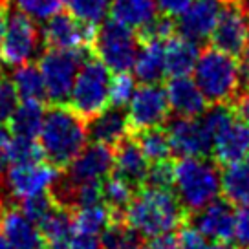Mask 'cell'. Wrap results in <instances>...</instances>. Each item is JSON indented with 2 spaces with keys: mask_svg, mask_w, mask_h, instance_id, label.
Here are the masks:
<instances>
[{
  "mask_svg": "<svg viewBox=\"0 0 249 249\" xmlns=\"http://www.w3.org/2000/svg\"><path fill=\"white\" fill-rule=\"evenodd\" d=\"M143 236L124 220L112 222L101 233L103 249H141Z\"/></svg>",
  "mask_w": 249,
  "mask_h": 249,
  "instance_id": "cell-32",
  "label": "cell"
},
{
  "mask_svg": "<svg viewBox=\"0 0 249 249\" xmlns=\"http://www.w3.org/2000/svg\"><path fill=\"white\" fill-rule=\"evenodd\" d=\"M222 193L233 205L249 203V158L226 165L222 172Z\"/></svg>",
  "mask_w": 249,
  "mask_h": 249,
  "instance_id": "cell-26",
  "label": "cell"
},
{
  "mask_svg": "<svg viewBox=\"0 0 249 249\" xmlns=\"http://www.w3.org/2000/svg\"><path fill=\"white\" fill-rule=\"evenodd\" d=\"M224 6V0H193L191 6L179 15L176 31L181 37L200 44L211 37Z\"/></svg>",
  "mask_w": 249,
  "mask_h": 249,
  "instance_id": "cell-16",
  "label": "cell"
},
{
  "mask_svg": "<svg viewBox=\"0 0 249 249\" xmlns=\"http://www.w3.org/2000/svg\"><path fill=\"white\" fill-rule=\"evenodd\" d=\"M171 107L167 101L165 88L158 86L156 83L143 85L136 88L132 99L128 101V124L130 132H140L143 128H152V126H161L169 119Z\"/></svg>",
  "mask_w": 249,
  "mask_h": 249,
  "instance_id": "cell-9",
  "label": "cell"
},
{
  "mask_svg": "<svg viewBox=\"0 0 249 249\" xmlns=\"http://www.w3.org/2000/svg\"><path fill=\"white\" fill-rule=\"evenodd\" d=\"M11 81L15 85L18 99H22V101H39V103L48 101L46 85H44V79H42L39 66H35L31 62L17 66Z\"/></svg>",
  "mask_w": 249,
  "mask_h": 249,
  "instance_id": "cell-28",
  "label": "cell"
},
{
  "mask_svg": "<svg viewBox=\"0 0 249 249\" xmlns=\"http://www.w3.org/2000/svg\"><path fill=\"white\" fill-rule=\"evenodd\" d=\"M110 15L117 22L140 30L158 15L156 0H110Z\"/></svg>",
  "mask_w": 249,
  "mask_h": 249,
  "instance_id": "cell-25",
  "label": "cell"
},
{
  "mask_svg": "<svg viewBox=\"0 0 249 249\" xmlns=\"http://www.w3.org/2000/svg\"><path fill=\"white\" fill-rule=\"evenodd\" d=\"M195 83L207 103H231L238 93V62L216 48H205L195 66Z\"/></svg>",
  "mask_w": 249,
  "mask_h": 249,
  "instance_id": "cell-4",
  "label": "cell"
},
{
  "mask_svg": "<svg viewBox=\"0 0 249 249\" xmlns=\"http://www.w3.org/2000/svg\"><path fill=\"white\" fill-rule=\"evenodd\" d=\"M191 2L193 0H156V6L161 15L174 18V17L181 15L191 6Z\"/></svg>",
  "mask_w": 249,
  "mask_h": 249,
  "instance_id": "cell-42",
  "label": "cell"
},
{
  "mask_svg": "<svg viewBox=\"0 0 249 249\" xmlns=\"http://www.w3.org/2000/svg\"><path fill=\"white\" fill-rule=\"evenodd\" d=\"M249 152L248 124L240 117L227 123L213 140V160L218 165H229L246 158Z\"/></svg>",
  "mask_w": 249,
  "mask_h": 249,
  "instance_id": "cell-18",
  "label": "cell"
},
{
  "mask_svg": "<svg viewBox=\"0 0 249 249\" xmlns=\"http://www.w3.org/2000/svg\"><path fill=\"white\" fill-rule=\"evenodd\" d=\"M209 39L211 46L233 57L249 44V18L236 2H226Z\"/></svg>",
  "mask_w": 249,
  "mask_h": 249,
  "instance_id": "cell-13",
  "label": "cell"
},
{
  "mask_svg": "<svg viewBox=\"0 0 249 249\" xmlns=\"http://www.w3.org/2000/svg\"><path fill=\"white\" fill-rule=\"evenodd\" d=\"M140 50V39L132 28L117 22L116 18H105L101 28L95 30L92 53L110 71H130Z\"/></svg>",
  "mask_w": 249,
  "mask_h": 249,
  "instance_id": "cell-6",
  "label": "cell"
},
{
  "mask_svg": "<svg viewBox=\"0 0 249 249\" xmlns=\"http://www.w3.org/2000/svg\"><path fill=\"white\" fill-rule=\"evenodd\" d=\"M70 13L81 22L97 26L110 13V0H68Z\"/></svg>",
  "mask_w": 249,
  "mask_h": 249,
  "instance_id": "cell-34",
  "label": "cell"
},
{
  "mask_svg": "<svg viewBox=\"0 0 249 249\" xmlns=\"http://www.w3.org/2000/svg\"><path fill=\"white\" fill-rule=\"evenodd\" d=\"M68 249H103V244H101V238L95 236V234L75 233L71 236Z\"/></svg>",
  "mask_w": 249,
  "mask_h": 249,
  "instance_id": "cell-44",
  "label": "cell"
},
{
  "mask_svg": "<svg viewBox=\"0 0 249 249\" xmlns=\"http://www.w3.org/2000/svg\"><path fill=\"white\" fill-rule=\"evenodd\" d=\"M88 123V138L95 143H105L110 147H116L124 138L130 136L128 117L121 107H107L101 114L92 117Z\"/></svg>",
  "mask_w": 249,
  "mask_h": 249,
  "instance_id": "cell-21",
  "label": "cell"
},
{
  "mask_svg": "<svg viewBox=\"0 0 249 249\" xmlns=\"http://www.w3.org/2000/svg\"><path fill=\"white\" fill-rule=\"evenodd\" d=\"M39 145L48 163L66 169L81 154L88 141V123L66 105H52L44 114Z\"/></svg>",
  "mask_w": 249,
  "mask_h": 249,
  "instance_id": "cell-2",
  "label": "cell"
},
{
  "mask_svg": "<svg viewBox=\"0 0 249 249\" xmlns=\"http://www.w3.org/2000/svg\"><path fill=\"white\" fill-rule=\"evenodd\" d=\"M238 6H240V9L244 11V15L249 18V0H238Z\"/></svg>",
  "mask_w": 249,
  "mask_h": 249,
  "instance_id": "cell-48",
  "label": "cell"
},
{
  "mask_svg": "<svg viewBox=\"0 0 249 249\" xmlns=\"http://www.w3.org/2000/svg\"><path fill=\"white\" fill-rule=\"evenodd\" d=\"M44 105L39 101H22L9 117V130L13 136L22 138H35L40 132V126L44 121Z\"/></svg>",
  "mask_w": 249,
  "mask_h": 249,
  "instance_id": "cell-27",
  "label": "cell"
},
{
  "mask_svg": "<svg viewBox=\"0 0 249 249\" xmlns=\"http://www.w3.org/2000/svg\"><path fill=\"white\" fill-rule=\"evenodd\" d=\"M0 61H2V59H0Z\"/></svg>",
  "mask_w": 249,
  "mask_h": 249,
  "instance_id": "cell-53",
  "label": "cell"
},
{
  "mask_svg": "<svg viewBox=\"0 0 249 249\" xmlns=\"http://www.w3.org/2000/svg\"><path fill=\"white\" fill-rule=\"evenodd\" d=\"M114 174L128 181L132 187L141 189L148 171V160L140 148L136 138H124L114 147Z\"/></svg>",
  "mask_w": 249,
  "mask_h": 249,
  "instance_id": "cell-20",
  "label": "cell"
},
{
  "mask_svg": "<svg viewBox=\"0 0 249 249\" xmlns=\"http://www.w3.org/2000/svg\"><path fill=\"white\" fill-rule=\"evenodd\" d=\"M200 44L179 33L165 40V70L171 77H183L195 70L200 57Z\"/></svg>",
  "mask_w": 249,
  "mask_h": 249,
  "instance_id": "cell-22",
  "label": "cell"
},
{
  "mask_svg": "<svg viewBox=\"0 0 249 249\" xmlns=\"http://www.w3.org/2000/svg\"><path fill=\"white\" fill-rule=\"evenodd\" d=\"M246 124H248V130H249V119H248V121H246Z\"/></svg>",
  "mask_w": 249,
  "mask_h": 249,
  "instance_id": "cell-51",
  "label": "cell"
},
{
  "mask_svg": "<svg viewBox=\"0 0 249 249\" xmlns=\"http://www.w3.org/2000/svg\"><path fill=\"white\" fill-rule=\"evenodd\" d=\"M55 207H57V203H55L53 196L50 195V191L18 200V209L22 211L30 220H33L37 226H39L40 222H42Z\"/></svg>",
  "mask_w": 249,
  "mask_h": 249,
  "instance_id": "cell-35",
  "label": "cell"
},
{
  "mask_svg": "<svg viewBox=\"0 0 249 249\" xmlns=\"http://www.w3.org/2000/svg\"><path fill=\"white\" fill-rule=\"evenodd\" d=\"M234 238L242 248H249V203L242 205V209L236 213Z\"/></svg>",
  "mask_w": 249,
  "mask_h": 249,
  "instance_id": "cell-41",
  "label": "cell"
},
{
  "mask_svg": "<svg viewBox=\"0 0 249 249\" xmlns=\"http://www.w3.org/2000/svg\"><path fill=\"white\" fill-rule=\"evenodd\" d=\"M238 92H249V44L238 53Z\"/></svg>",
  "mask_w": 249,
  "mask_h": 249,
  "instance_id": "cell-43",
  "label": "cell"
},
{
  "mask_svg": "<svg viewBox=\"0 0 249 249\" xmlns=\"http://www.w3.org/2000/svg\"><path fill=\"white\" fill-rule=\"evenodd\" d=\"M136 191H138L136 187L116 174L103 183V203H107L112 211V222L124 220V209L134 198Z\"/></svg>",
  "mask_w": 249,
  "mask_h": 249,
  "instance_id": "cell-30",
  "label": "cell"
},
{
  "mask_svg": "<svg viewBox=\"0 0 249 249\" xmlns=\"http://www.w3.org/2000/svg\"><path fill=\"white\" fill-rule=\"evenodd\" d=\"M92 55V48H75V50L48 48L44 53H40L39 70L46 85L48 101L52 105L68 103L81 64Z\"/></svg>",
  "mask_w": 249,
  "mask_h": 249,
  "instance_id": "cell-5",
  "label": "cell"
},
{
  "mask_svg": "<svg viewBox=\"0 0 249 249\" xmlns=\"http://www.w3.org/2000/svg\"><path fill=\"white\" fill-rule=\"evenodd\" d=\"M189 214L171 189L141 187L124 209V222L143 238L174 233Z\"/></svg>",
  "mask_w": 249,
  "mask_h": 249,
  "instance_id": "cell-1",
  "label": "cell"
},
{
  "mask_svg": "<svg viewBox=\"0 0 249 249\" xmlns=\"http://www.w3.org/2000/svg\"><path fill=\"white\" fill-rule=\"evenodd\" d=\"M0 249H17V248H13V246H11L4 236H0Z\"/></svg>",
  "mask_w": 249,
  "mask_h": 249,
  "instance_id": "cell-49",
  "label": "cell"
},
{
  "mask_svg": "<svg viewBox=\"0 0 249 249\" xmlns=\"http://www.w3.org/2000/svg\"><path fill=\"white\" fill-rule=\"evenodd\" d=\"M136 92V77L128 71H117L110 79V92H108V105L110 107H121L128 105Z\"/></svg>",
  "mask_w": 249,
  "mask_h": 249,
  "instance_id": "cell-36",
  "label": "cell"
},
{
  "mask_svg": "<svg viewBox=\"0 0 249 249\" xmlns=\"http://www.w3.org/2000/svg\"><path fill=\"white\" fill-rule=\"evenodd\" d=\"M165 93L169 107L176 116L198 117L207 110V99L189 75L169 79L165 85Z\"/></svg>",
  "mask_w": 249,
  "mask_h": 249,
  "instance_id": "cell-19",
  "label": "cell"
},
{
  "mask_svg": "<svg viewBox=\"0 0 249 249\" xmlns=\"http://www.w3.org/2000/svg\"><path fill=\"white\" fill-rule=\"evenodd\" d=\"M42 236L46 240V249H68L73 231L71 211L57 205L50 214L39 224Z\"/></svg>",
  "mask_w": 249,
  "mask_h": 249,
  "instance_id": "cell-24",
  "label": "cell"
},
{
  "mask_svg": "<svg viewBox=\"0 0 249 249\" xmlns=\"http://www.w3.org/2000/svg\"><path fill=\"white\" fill-rule=\"evenodd\" d=\"M220 165L205 156H185L174 163L176 198L187 214L203 209L222 191Z\"/></svg>",
  "mask_w": 249,
  "mask_h": 249,
  "instance_id": "cell-3",
  "label": "cell"
},
{
  "mask_svg": "<svg viewBox=\"0 0 249 249\" xmlns=\"http://www.w3.org/2000/svg\"><path fill=\"white\" fill-rule=\"evenodd\" d=\"M141 249H178V236L172 233L154 236L148 242H143Z\"/></svg>",
  "mask_w": 249,
  "mask_h": 249,
  "instance_id": "cell-45",
  "label": "cell"
},
{
  "mask_svg": "<svg viewBox=\"0 0 249 249\" xmlns=\"http://www.w3.org/2000/svg\"><path fill=\"white\" fill-rule=\"evenodd\" d=\"M136 134V141L143 154L148 161H163V160H171L172 148L171 141L167 136V130L161 126H152V128H143Z\"/></svg>",
  "mask_w": 249,
  "mask_h": 249,
  "instance_id": "cell-31",
  "label": "cell"
},
{
  "mask_svg": "<svg viewBox=\"0 0 249 249\" xmlns=\"http://www.w3.org/2000/svg\"><path fill=\"white\" fill-rule=\"evenodd\" d=\"M110 70L99 59H86L77 71L70 93V108L75 110L79 116L90 121L92 117L101 114L108 107L110 92Z\"/></svg>",
  "mask_w": 249,
  "mask_h": 249,
  "instance_id": "cell-7",
  "label": "cell"
},
{
  "mask_svg": "<svg viewBox=\"0 0 249 249\" xmlns=\"http://www.w3.org/2000/svg\"><path fill=\"white\" fill-rule=\"evenodd\" d=\"M40 30L33 18L24 15L20 9L11 11L6 18V30L0 40V59L8 66H20L30 62L39 53Z\"/></svg>",
  "mask_w": 249,
  "mask_h": 249,
  "instance_id": "cell-8",
  "label": "cell"
},
{
  "mask_svg": "<svg viewBox=\"0 0 249 249\" xmlns=\"http://www.w3.org/2000/svg\"><path fill=\"white\" fill-rule=\"evenodd\" d=\"M0 236L17 249H46V240L40 227L18 209L9 203L0 220Z\"/></svg>",
  "mask_w": 249,
  "mask_h": 249,
  "instance_id": "cell-17",
  "label": "cell"
},
{
  "mask_svg": "<svg viewBox=\"0 0 249 249\" xmlns=\"http://www.w3.org/2000/svg\"><path fill=\"white\" fill-rule=\"evenodd\" d=\"M178 249H227V244L207 240L193 226H187L179 229Z\"/></svg>",
  "mask_w": 249,
  "mask_h": 249,
  "instance_id": "cell-40",
  "label": "cell"
},
{
  "mask_svg": "<svg viewBox=\"0 0 249 249\" xmlns=\"http://www.w3.org/2000/svg\"><path fill=\"white\" fill-rule=\"evenodd\" d=\"M224 2H236L238 4V0H224Z\"/></svg>",
  "mask_w": 249,
  "mask_h": 249,
  "instance_id": "cell-50",
  "label": "cell"
},
{
  "mask_svg": "<svg viewBox=\"0 0 249 249\" xmlns=\"http://www.w3.org/2000/svg\"><path fill=\"white\" fill-rule=\"evenodd\" d=\"M114 169V147L93 141L90 147H85L81 154L66 167L62 178L70 183L85 181H101Z\"/></svg>",
  "mask_w": 249,
  "mask_h": 249,
  "instance_id": "cell-15",
  "label": "cell"
},
{
  "mask_svg": "<svg viewBox=\"0 0 249 249\" xmlns=\"http://www.w3.org/2000/svg\"><path fill=\"white\" fill-rule=\"evenodd\" d=\"M138 57L134 62V77L150 85L165 77V40H145L140 42Z\"/></svg>",
  "mask_w": 249,
  "mask_h": 249,
  "instance_id": "cell-23",
  "label": "cell"
},
{
  "mask_svg": "<svg viewBox=\"0 0 249 249\" xmlns=\"http://www.w3.org/2000/svg\"><path fill=\"white\" fill-rule=\"evenodd\" d=\"M6 18H8V0H0V40L6 30Z\"/></svg>",
  "mask_w": 249,
  "mask_h": 249,
  "instance_id": "cell-46",
  "label": "cell"
},
{
  "mask_svg": "<svg viewBox=\"0 0 249 249\" xmlns=\"http://www.w3.org/2000/svg\"><path fill=\"white\" fill-rule=\"evenodd\" d=\"M227 249H238V248H229V246H227Z\"/></svg>",
  "mask_w": 249,
  "mask_h": 249,
  "instance_id": "cell-52",
  "label": "cell"
},
{
  "mask_svg": "<svg viewBox=\"0 0 249 249\" xmlns=\"http://www.w3.org/2000/svg\"><path fill=\"white\" fill-rule=\"evenodd\" d=\"M8 205H9L8 198H6L4 193L0 191V220H2V216H4V213H6V209H8Z\"/></svg>",
  "mask_w": 249,
  "mask_h": 249,
  "instance_id": "cell-47",
  "label": "cell"
},
{
  "mask_svg": "<svg viewBox=\"0 0 249 249\" xmlns=\"http://www.w3.org/2000/svg\"><path fill=\"white\" fill-rule=\"evenodd\" d=\"M191 226L207 240L229 244L234 238L236 213L231 202L214 198L203 209L193 213Z\"/></svg>",
  "mask_w": 249,
  "mask_h": 249,
  "instance_id": "cell-14",
  "label": "cell"
},
{
  "mask_svg": "<svg viewBox=\"0 0 249 249\" xmlns=\"http://www.w3.org/2000/svg\"><path fill=\"white\" fill-rule=\"evenodd\" d=\"M59 176V169L52 163H15L6 171V189L13 198L22 200L28 196L48 193Z\"/></svg>",
  "mask_w": 249,
  "mask_h": 249,
  "instance_id": "cell-12",
  "label": "cell"
},
{
  "mask_svg": "<svg viewBox=\"0 0 249 249\" xmlns=\"http://www.w3.org/2000/svg\"><path fill=\"white\" fill-rule=\"evenodd\" d=\"M17 8L33 20H48L57 11H61L62 0H15Z\"/></svg>",
  "mask_w": 249,
  "mask_h": 249,
  "instance_id": "cell-37",
  "label": "cell"
},
{
  "mask_svg": "<svg viewBox=\"0 0 249 249\" xmlns=\"http://www.w3.org/2000/svg\"><path fill=\"white\" fill-rule=\"evenodd\" d=\"M18 107V93L13 81L0 71V123H8L11 114Z\"/></svg>",
  "mask_w": 249,
  "mask_h": 249,
  "instance_id": "cell-39",
  "label": "cell"
},
{
  "mask_svg": "<svg viewBox=\"0 0 249 249\" xmlns=\"http://www.w3.org/2000/svg\"><path fill=\"white\" fill-rule=\"evenodd\" d=\"M8 2H9V0H8Z\"/></svg>",
  "mask_w": 249,
  "mask_h": 249,
  "instance_id": "cell-54",
  "label": "cell"
},
{
  "mask_svg": "<svg viewBox=\"0 0 249 249\" xmlns=\"http://www.w3.org/2000/svg\"><path fill=\"white\" fill-rule=\"evenodd\" d=\"M174 185V163L171 160L152 161L148 165L147 176L143 187H156V189H171Z\"/></svg>",
  "mask_w": 249,
  "mask_h": 249,
  "instance_id": "cell-38",
  "label": "cell"
},
{
  "mask_svg": "<svg viewBox=\"0 0 249 249\" xmlns=\"http://www.w3.org/2000/svg\"><path fill=\"white\" fill-rule=\"evenodd\" d=\"M73 231L83 234H101L112 224V211L107 203H95L90 207L71 211Z\"/></svg>",
  "mask_w": 249,
  "mask_h": 249,
  "instance_id": "cell-29",
  "label": "cell"
},
{
  "mask_svg": "<svg viewBox=\"0 0 249 249\" xmlns=\"http://www.w3.org/2000/svg\"><path fill=\"white\" fill-rule=\"evenodd\" d=\"M6 158L11 165L15 163H37L44 160L42 148L35 138L13 136L6 150Z\"/></svg>",
  "mask_w": 249,
  "mask_h": 249,
  "instance_id": "cell-33",
  "label": "cell"
},
{
  "mask_svg": "<svg viewBox=\"0 0 249 249\" xmlns=\"http://www.w3.org/2000/svg\"><path fill=\"white\" fill-rule=\"evenodd\" d=\"M42 42L48 48L57 50H75V48H92L95 37V26L81 22L71 13L57 11L42 26Z\"/></svg>",
  "mask_w": 249,
  "mask_h": 249,
  "instance_id": "cell-11",
  "label": "cell"
},
{
  "mask_svg": "<svg viewBox=\"0 0 249 249\" xmlns=\"http://www.w3.org/2000/svg\"><path fill=\"white\" fill-rule=\"evenodd\" d=\"M167 136L171 141L172 154L185 156H209L213 152V134L207 130L202 117L176 116L167 121Z\"/></svg>",
  "mask_w": 249,
  "mask_h": 249,
  "instance_id": "cell-10",
  "label": "cell"
}]
</instances>
